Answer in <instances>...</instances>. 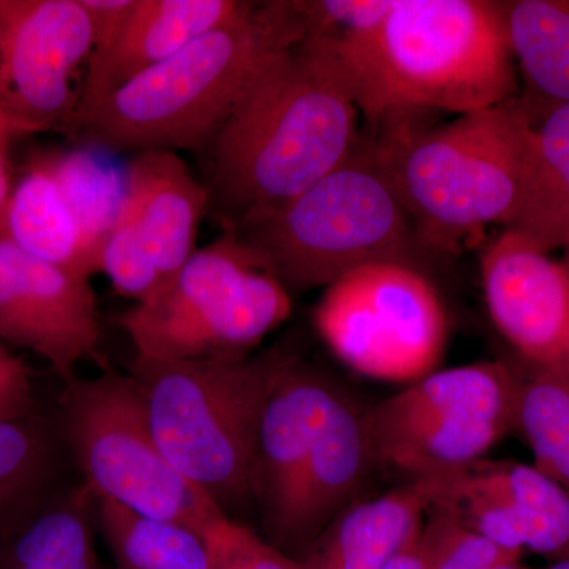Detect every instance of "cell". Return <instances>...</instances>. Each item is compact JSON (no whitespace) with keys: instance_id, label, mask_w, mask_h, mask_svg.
I'll return each mask as SVG.
<instances>
[{"instance_id":"cell-30","label":"cell","mask_w":569,"mask_h":569,"mask_svg":"<svg viewBox=\"0 0 569 569\" xmlns=\"http://www.w3.org/2000/svg\"><path fill=\"white\" fill-rule=\"evenodd\" d=\"M31 406V372L0 342V421L24 419Z\"/></svg>"},{"instance_id":"cell-6","label":"cell","mask_w":569,"mask_h":569,"mask_svg":"<svg viewBox=\"0 0 569 569\" xmlns=\"http://www.w3.org/2000/svg\"><path fill=\"white\" fill-rule=\"evenodd\" d=\"M288 359L277 350L242 358L133 359L130 376L140 385L160 451L224 515L252 501L261 417Z\"/></svg>"},{"instance_id":"cell-20","label":"cell","mask_w":569,"mask_h":569,"mask_svg":"<svg viewBox=\"0 0 569 569\" xmlns=\"http://www.w3.org/2000/svg\"><path fill=\"white\" fill-rule=\"evenodd\" d=\"M505 230L545 253L568 244L569 103L535 129L522 190Z\"/></svg>"},{"instance_id":"cell-15","label":"cell","mask_w":569,"mask_h":569,"mask_svg":"<svg viewBox=\"0 0 569 569\" xmlns=\"http://www.w3.org/2000/svg\"><path fill=\"white\" fill-rule=\"evenodd\" d=\"M254 3L249 0H137L114 43L107 50L92 52L89 58L74 114L103 102L112 92L168 61L198 37L247 17Z\"/></svg>"},{"instance_id":"cell-5","label":"cell","mask_w":569,"mask_h":569,"mask_svg":"<svg viewBox=\"0 0 569 569\" xmlns=\"http://www.w3.org/2000/svg\"><path fill=\"white\" fill-rule=\"evenodd\" d=\"M230 233L290 295L326 288L367 264L427 274L436 260L419 242L369 130L331 173Z\"/></svg>"},{"instance_id":"cell-23","label":"cell","mask_w":569,"mask_h":569,"mask_svg":"<svg viewBox=\"0 0 569 569\" xmlns=\"http://www.w3.org/2000/svg\"><path fill=\"white\" fill-rule=\"evenodd\" d=\"M516 376L515 433L533 455V467L569 493V380L526 362Z\"/></svg>"},{"instance_id":"cell-1","label":"cell","mask_w":569,"mask_h":569,"mask_svg":"<svg viewBox=\"0 0 569 569\" xmlns=\"http://www.w3.org/2000/svg\"><path fill=\"white\" fill-rule=\"evenodd\" d=\"M336 40L307 37L253 82L206 151L224 233L287 204L331 173L361 137Z\"/></svg>"},{"instance_id":"cell-19","label":"cell","mask_w":569,"mask_h":569,"mask_svg":"<svg viewBox=\"0 0 569 569\" xmlns=\"http://www.w3.org/2000/svg\"><path fill=\"white\" fill-rule=\"evenodd\" d=\"M3 224V238L41 261L86 279L100 272L48 159L14 187Z\"/></svg>"},{"instance_id":"cell-25","label":"cell","mask_w":569,"mask_h":569,"mask_svg":"<svg viewBox=\"0 0 569 569\" xmlns=\"http://www.w3.org/2000/svg\"><path fill=\"white\" fill-rule=\"evenodd\" d=\"M102 272L110 277L112 287L119 293L134 299L137 305L151 301L162 293L164 287L162 277L138 236L126 200L104 244Z\"/></svg>"},{"instance_id":"cell-22","label":"cell","mask_w":569,"mask_h":569,"mask_svg":"<svg viewBox=\"0 0 569 569\" xmlns=\"http://www.w3.org/2000/svg\"><path fill=\"white\" fill-rule=\"evenodd\" d=\"M97 526L116 569H209L204 535L181 523L144 518L97 500Z\"/></svg>"},{"instance_id":"cell-29","label":"cell","mask_w":569,"mask_h":569,"mask_svg":"<svg viewBox=\"0 0 569 569\" xmlns=\"http://www.w3.org/2000/svg\"><path fill=\"white\" fill-rule=\"evenodd\" d=\"M307 37L342 40L383 24L397 0H293Z\"/></svg>"},{"instance_id":"cell-8","label":"cell","mask_w":569,"mask_h":569,"mask_svg":"<svg viewBox=\"0 0 569 569\" xmlns=\"http://www.w3.org/2000/svg\"><path fill=\"white\" fill-rule=\"evenodd\" d=\"M516 376L508 362L436 370L369 407L378 467L407 481L455 473L515 433Z\"/></svg>"},{"instance_id":"cell-3","label":"cell","mask_w":569,"mask_h":569,"mask_svg":"<svg viewBox=\"0 0 569 569\" xmlns=\"http://www.w3.org/2000/svg\"><path fill=\"white\" fill-rule=\"evenodd\" d=\"M307 36L293 0L257 2L247 17L78 112L63 130L112 153L206 151L261 73Z\"/></svg>"},{"instance_id":"cell-13","label":"cell","mask_w":569,"mask_h":569,"mask_svg":"<svg viewBox=\"0 0 569 569\" xmlns=\"http://www.w3.org/2000/svg\"><path fill=\"white\" fill-rule=\"evenodd\" d=\"M335 378L288 359L266 403L250 478L268 539L291 556L302 482Z\"/></svg>"},{"instance_id":"cell-12","label":"cell","mask_w":569,"mask_h":569,"mask_svg":"<svg viewBox=\"0 0 569 569\" xmlns=\"http://www.w3.org/2000/svg\"><path fill=\"white\" fill-rule=\"evenodd\" d=\"M489 316L526 365L569 380V277L560 261L503 230L481 253Z\"/></svg>"},{"instance_id":"cell-16","label":"cell","mask_w":569,"mask_h":569,"mask_svg":"<svg viewBox=\"0 0 569 569\" xmlns=\"http://www.w3.org/2000/svg\"><path fill=\"white\" fill-rule=\"evenodd\" d=\"M126 204L164 290L197 252L198 228L211 206L209 190L179 153L142 152L127 164Z\"/></svg>"},{"instance_id":"cell-10","label":"cell","mask_w":569,"mask_h":569,"mask_svg":"<svg viewBox=\"0 0 569 569\" xmlns=\"http://www.w3.org/2000/svg\"><path fill=\"white\" fill-rule=\"evenodd\" d=\"M92 48L80 0H0V114L11 133L66 129L71 80Z\"/></svg>"},{"instance_id":"cell-32","label":"cell","mask_w":569,"mask_h":569,"mask_svg":"<svg viewBox=\"0 0 569 569\" xmlns=\"http://www.w3.org/2000/svg\"><path fill=\"white\" fill-rule=\"evenodd\" d=\"M385 569H429V549L422 537V530L419 537L402 552L397 553Z\"/></svg>"},{"instance_id":"cell-27","label":"cell","mask_w":569,"mask_h":569,"mask_svg":"<svg viewBox=\"0 0 569 569\" xmlns=\"http://www.w3.org/2000/svg\"><path fill=\"white\" fill-rule=\"evenodd\" d=\"M422 537L429 549V569H489L507 557H522V553L498 548L433 507L427 512Z\"/></svg>"},{"instance_id":"cell-7","label":"cell","mask_w":569,"mask_h":569,"mask_svg":"<svg viewBox=\"0 0 569 569\" xmlns=\"http://www.w3.org/2000/svg\"><path fill=\"white\" fill-rule=\"evenodd\" d=\"M62 407L71 455L97 500L204 537L227 516L164 458L133 376L77 378L67 385Z\"/></svg>"},{"instance_id":"cell-4","label":"cell","mask_w":569,"mask_h":569,"mask_svg":"<svg viewBox=\"0 0 569 569\" xmlns=\"http://www.w3.org/2000/svg\"><path fill=\"white\" fill-rule=\"evenodd\" d=\"M406 119L369 130L426 252H460L518 203L535 127L516 99L429 123Z\"/></svg>"},{"instance_id":"cell-31","label":"cell","mask_w":569,"mask_h":569,"mask_svg":"<svg viewBox=\"0 0 569 569\" xmlns=\"http://www.w3.org/2000/svg\"><path fill=\"white\" fill-rule=\"evenodd\" d=\"M91 21L93 48L99 52L110 48L129 21L137 0H80Z\"/></svg>"},{"instance_id":"cell-14","label":"cell","mask_w":569,"mask_h":569,"mask_svg":"<svg viewBox=\"0 0 569 569\" xmlns=\"http://www.w3.org/2000/svg\"><path fill=\"white\" fill-rule=\"evenodd\" d=\"M377 468L369 407L335 380L306 468L291 557L301 559L342 512L365 500Z\"/></svg>"},{"instance_id":"cell-26","label":"cell","mask_w":569,"mask_h":569,"mask_svg":"<svg viewBox=\"0 0 569 569\" xmlns=\"http://www.w3.org/2000/svg\"><path fill=\"white\" fill-rule=\"evenodd\" d=\"M48 463L47 441L24 419L0 421V512L37 489Z\"/></svg>"},{"instance_id":"cell-11","label":"cell","mask_w":569,"mask_h":569,"mask_svg":"<svg viewBox=\"0 0 569 569\" xmlns=\"http://www.w3.org/2000/svg\"><path fill=\"white\" fill-rule=\"evenodd\" d=\"M0 342L39 356L67 385L96 355L99 310L91 279L32 257L0 238Z\"/></svg>"},{"instance_id":"cell-9","label":"cell","mask_w":569,"mask_h":569,"mask_svg":"<svg viewBox=\"0 0 569 569\" xmlns=\"http://www.w3.org/2000/svg\"><path fill=\"white\" fill-rule=\"evenodd\" d=\"M313 325L343 365L376 380L413 383L436 372L448 316L430 277L410 266H361L328 284Z\"/></svg>"},{"instance_id":"cell-2","label":"cell","mask_w":569,"mask_h":569,"mask_svg":"<svg viewBox=\"0 0 569 569\" xmlns=\"http://www.w3.org/2000/svg\"><path fill=\"white\" fill-rule=\"evenodd\" d=\"M336 43L369 130L486 110L519 93L496 0H397L383 24Z\"/></svg>"},{"instance_id":"cell-24","label":"cell","mask_w":569,"mask_h":569,"mask_svg":"<svg viewBox=\"0 0 569 569\" xmlns=\"http://www.w3.org/2000/svg\"><path fill=\"white\" fill-rule=\"evenodd\" d=\"M498 489L518 516L526 550L552 561L569 559V493L533 466L488 460Z\"/></svg>"},{"instance_id":"cell-34","label":"cell","mask_w":569,"mask_h":569,"mask_svg":"<svg viewBox=\"0 0 569 569\" xmlns=\"http://www.w3.org/2000/svg\"><path fill=\"white\" fill-rule=\"evenodd\" d=\"M520 559H522L520 556L507 557V559L497 561L489 569H526V565Z\"/></svg>"},{"instance_id":"cell-36","label":"cell","mask_w":569,"mask_h":569,"mask_svg":"<svg viewBox=\"0 0 569 569\" xmlns=\"http://www.w3.org/2000/svg\"><path fill=\"white\" fill-rule=\"evenodd\" d=\"M561 250H563V260H561L560 263L563 264L565 271H567L569 277V242Z\"/></svg>"},{"instance_id":"cell-28","label":"cell","mask_w":569,"mask_h":569,"mask_svg":"<svg viewBox=\"0 0 569 569\" xmlns=\"http://www.w3.org/2000/svg\"><path fill=\"white\" fill-rule=\"evenodd\" d=\"M209 569H302L301 561L274 548L230 516L206 533Z\"/></svg>"},{"instance_id":"cell-37","label":"cell","mask_w":569,"mask_h":569,"mask_svg":"<svg viewBox=\"0 0 569 569\" xmlns=\"http://www.w3.org/2000/svg\"><path fill=\"white\" fill-rule=\"evenodd\" d=\"M0 122H6L7 123V121H6V119H3L2 114H0ZM7 126H9V123H7Z\"/></svg>"},{"instance_id":"cell-18","label":"cell","mask_w":569,"mask_h":569,"mask_svg":"<svg viewBox=\"0 0 569 569\" xmlns=\"http://www.w3.org/2000/svg\"><path fill=\"white\" fill-rule=\"evenodd\" d=\"M503 3L509 44L522 77L516 102L537 129L569 103V0Z\"/></svg>"},{"instance_id":"cell-33","label":"cell","mask_w":569,"mask_h":569,"mask_svg":"<svg viewBox=\"0 0 569 569\" xmlns=\"http://www.w3.org/2000/svg\"><path fill=\"white\" fill-rule=\"evenodd\" d=\"M11 132L6 122H0V222L6 219L7 204L10 200L9 173L6 164V144Z\"/></svg>"},{"instance_id":"cell-35","label":"cell","mask_w":569,"mask_h":569,"mask_svg":"<svg viewBox=\"0 0 569 569\" xmlns=\"http://www.w3.org/2000/svg\"><path fill=\"white\" fill-rule=\"evenodd\" d=\"M526 569H535L530 567H526ZM541 569H569V559L553 561L552 565L548 568H541Z\"/></svg>"},{"instance_id":"cell-17","label":"cell","mask_w":569,"mask_h":569,"mask_svg":"<svg viewBox=\"0 0 569 569\" xmlns=\"http://www.w3.org/2000/svg\"><path fill=\"white\" fill-rule=\"evenodd\" d=\"M433 492L430 479L406 481L347 509L299 559L302 569H385L421 533Z\"/></svg>"},{"instance_id":"cell-21","label":"cell","mask_w":569,"mask_h":569,"mask_svg":"<svg viewBox=\"0 0 569 569\" xmlns=\"http://www.w3.org/2000/svg\"><path fill=\"white\" fill-rule=\"evenodd\" d=\"M96 526L97 498L82 485L36 518L0 530V569H104Z\"/></svg>"}]
</instances>
